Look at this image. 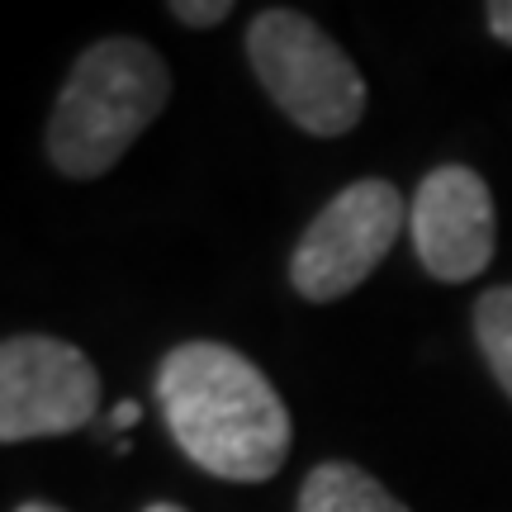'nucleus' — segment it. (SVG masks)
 I'll return each mask as SVG.
<instances>
[{"label": "nucleus", "mask_w": 512, "mask_h": 512, "mask_svg": "<svg viewBox=\"0 0 512 512\" xmlns=\"http://www.w3.org/2000/svg\"><path fill=\"white\" fill-rule=\"evenodd\" d=\"M166 432L204 475L266 484L290 456V408L266 370L223 342H181L157 366Z\"/></svg>", "instance_id": "obj_1"}, {"label": "nucleus", "mask_w": 512, "mask_h": 512, "mask_svg": "<svg viewBox=\"0 0 512 512\" xmlns=\"http://www.w3.org/2000/svg\"><path fill=\"white\" fill-rule=\"evenodd\" d=\"M408 233L422 271L437 275L441 285H465L484 275L498 247L494 195L484 176H475L470 166L427 171L408 204Z\"/></svg>", "instance_id": "obj_6"}, {"label": "nucleus", "mask_w": 512, "mask_h": 512, "mask_svg": "<svg viewBox=\"0 0 512 512\" xmlns=\"http://www.w3.org/2000/svg\"><path fill=\"white\" fill-rule=\"evenodd\" d=\"M475 342L494 370L498 389L512 399V285H498L475 304Z\"/></svg>", "instance_id": "obj_8"}, {"label": "nucleus", "mask_w": 512, "mask_h": 512, "mask_svg": "<svg viewBox=\"0 0 512 512\" xmlns=\"http://www.w3.org/2000/svg\"><path fill=\"white\" fill-rule=\"evenodd\" d=\"M294 512H408V508L375 475H366L361 465L323 460V465L309 470Z\"/></svg>", "instance_id": "obj_7"}, {"label": "nucleus", "mask_w": 512, "mask_h": 512, "mask_svg": "<svg viewBox=\"0 0 512 512\" xmlns=\"http://www.w3.org/2000/svg\"><path fill=\"white\" fill-rule=\"evenodd\" d=\"M484 24H489V34H494L498 43L512 48V0H489V5H484Z\"/></svg>", "instance_id": "obj_10"}, {"label": "nucleus", "mask_w": 512, "mask_h": 512, "mask_svg": "<svg viewBox=\"0 0 512 512\" xmlns=\"http://www.w3.org/2000/svg\"><path fill=\"white\" fill-rule=\"evenodd\" d=\"M147 512H185V508H176V503H152Z\"/></svg>", "instance_id": "obj_13"}, {"label": "nucleus", "mask_w": 512, "mask_h": 512, "mask_svg": "<svg viewBox=\"0 0 512 512\" xmlns=\"http://www.w3.org/2000/svg\"><path fill=\"white\" fill-rule=\"evenodd\" d=\"M138 418H143V408L138 403H119L110 413V432H124V427H138Z\"/></svg>", "instance_id": "obj_11"}, {"label": "nucleus", "mask_w": 512, "mask_h": 512, "mask_svg": "<svg viewBox=\"0 0 512 512\" xmlns=\"http://www.w3.org/2000/svg\"><path fill=\"white\" fill-rule=\"evenodd\" d=\"M171 100V72L143 38H100L76 57L48 119V162L67 181H95L119 166Z\"/></svg>", "instance_id": "obj_2"}, {"label": "nucleus", "mask_w": 512, "mask_h": 512, "mask_svg": "<svg viewBox=\"0 0 512 512\" xmlns=\"http://www.w3.org/2000/svg\"><path fill=\"white\" fill-rule=\"evenodd\" d=\"M247 62L275 110L313 138H342L366 114V76L347 48L299 10H261L247 24Z\"/></svg>", "instance_id": "obj_3"}, {"label": "nucleus", "mask_w": 512, "mask_h": 512, "mask_svg": "<svg viewBox=\"0 0 512 512\" xmlns=\"http://www.w3.org/2000/svg\"><path fill=\"white\" fill-rule=\"evenodd\" d=\"M171 15L181 24H190V29H209V24H223L233 15V0H176Z\"/></svg>", "instance_id": "obj_9"}, {"label": "nucleus", "mask_w": 512, "mask_h": 512, "mask_svg": "<svg viewBox=\"0 0 512 512\" xmlns=\"http://www.w3.org/2000/svg\"><path fill=\"white\" fill-rule=\"evenodd\" d=\"M100 413V370L81 347L15 332L0 347V441L67 437Z\"/></svg>", "instance_id": "obj_5"}, {"label": "nucleus", "mask_w": 512, "mask_h": 512, "mask_svg": "<svg viewBox=\"0 0 512 512\" xmlns=\"http://www.w3.org/2000/svg\"><path fill=\"white\" fill-rule=\"evenodd\" d=\"M15 512H62V508H57V503H19Z\"/></svg>", "instance_id": "obj_12"}, {"label": "nucleus", "mask_w": 512, "mask_h": 512, "mask_svg": "<svg viewBox=\"0 0 512 512\" xmlns=\"http://www.w3.org/2000/svg\"><path fill=\"white\" fill-rule=\"evenodd\" d=\"M403 223H408V204L399 200L394 185L380 181V176L351 181L347 190H337L318 209V219L304 228V238L294 242L290 285L309 304L347 299L389 256Z\"/></svg>", "instance_id": "obj_4"}]
</instances>
